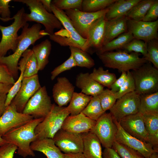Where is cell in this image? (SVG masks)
Listing matches in <instances>:
<instances>
[{"label":"cell","instance_id":"obj_1","mask_svg":"<svg viewBox=\"0 0 158 158\" xmlns=\"http://www.w3.org/2000/svg\"><path fill=\"white\" fill-rule=\"evenodd\" d=\"M41 28L42 26L40 23L35 24L29 27V24L27 23L22 28L21 34L19 35L15 51L8 56L0 57V64L6 66L14 78L18 75V63L23 53L37 40L49 35L44 30H42Z\"/></svg>","mask_w":158,"mask_h":158},{"label":"cell","instance_id":"obj_2","mask_svg":"<svg viewBox=\"0 0 158 158\" xmlns=\"http://www.w3.org/2000/svg\"><path fill=\"white\" fill-rule=\"evenodd\" d=\"M44 118H33L27 123L10 130L2 137L8 143L17 147V153L19 155L24 158L28 156L34 157L35 154L31 149L30 144L37 139L35 129Z\"/></svg>","mask_w":158,"mask_h":158},{"label":"cell","instance_id":"obj_3","mask_svg":"<svg viewBox=\"0 0 158 158\" xmlns=\"http://www.w3.org/2000/svg\"><path fill=\"white\" fill-rule=\"evenodd\" d=\"M96 54L105 67L121 72L135 70L148 62L146 58L140 57V53L122 50Z\"/></svg>","mask_w":158,"mask_h":158},{"label":"cell","instance_id":"obj_4","mask_svg":"<svg viewBox=\"0 0 158 158\" xmlns=\"http://www.w3.org/2000/svg\"><path fill=\"white\" fill-rule=\"evenodd\" d=\"M13 1L25 4L30 11L29 14H25L27 22L34 21L42 24L45 28V31L49 35L54 34V29L62 28V25L59 21L53 14L49 13L44 8L40 0Z\"/></svg>","mask_w":158,"mask_h":158},{"label":"cell","instance_id":"obj_5","mask_svg":"<svg viewBox=\"0 0 158 158\" xmlns=\"http://www.w3.org/2000/svg\"><path fill=\"white\" fill-rule=\"evenodd\" d=\"M70 114L67 107H60L53 104L49 114L35 128V132L37 139L53 138L61 128L65 120Z\"/></svg>","mask_w":158,"mask_h":158},{"label":"cell","instance_id":"obj_6","mask_svg":"<svg viewBox=\"0 0 158 158\" xmlns=\"http://www.w3.org/2000/svg\"><path fill=\"white\" fill-rule=\"evenodd\" d=\"M25 10L23 7L19 10L12 18L13 22L10 25L4 26L0 25L2 38L0 42V57L6 56L10 50L14 52L18 42V32L27 23Z\"/></svg>","mask_w":158,"mask_h":158},{"label":"cell","instance_id":"obj_7","mask_svg":"<svg viewBox=\"0 0 158 158\" xmlns=\"http://www.w3.org/2000/svg\"><path fill=\"white\" fill-rule=\"evenodd\" d=\"M139 95L158 91V69L148 62L138 69L131 71Z\"/></svg>","mask_w":158,"mask_h":158},{"label":"cell","instance_id":"obj_8","mask_svg":"<svg viewBox=\"0 0 158 158\" xmlns=\"http://www.w3.org/2000/svg\"><path fill=\"white\" fill-rule=\"evenodd\" d=\"M52 105L46 87L44 86L29 100L22 113L32 116L34 118H44L50 111Z\"/></svg>","mask_w":158,"mask_h":158},{"label":"cell","instance_id":"obj_9","mask_svg":"<svg viewBox=\"0 0 158 158\" xmlns=\"http://www.w3.org/2000/svg\"><path fill=\"white\" fill-rule=\"evenodd\" d=\"M108 8L95 12H87L77 9L65 10L77 32L83 38L86 39L89 29L97 20L105 16Z\"/></svg>","mask_w":158,"mask_h":158},{"label":"cell","instance_id":"obj_10","mask_svg":"<svg viewBox=\"0 0 158 158\" xmlns=\"http://www.w3.org/2000/svg\"><path fill=\"white\" fill-rule=\"evenodd\" d=\"M117 126L110 113L105 112L96 121L90 131L98 138L105 148H111L115 140Z\"/></svg>","mask_w":158,"mask_h":158},{"label":"cell","instance_id":"obj_11","mask_svg":"<svg viewBox=\"0 0 158 158\" xmlns=\"http://www.w3.org/2000/svg\"><path fill=\"white\" fill-rule=\"evenodd\" d=\"M140 95L134 91L118 99L109 110L114 120L119 122L126 116L139 112Z\"/></svg>","mask_w":158,"mask_h":158},{"label":"cell","instance_id":"obj_12","mask_svg":"<svg viewBox=\"0 0 158 158\" xmlns=\"http://www.w3.org/2000/svg\"><path fill=\"white\" fill-rule=\"evenodd\" d=\"M41 87L38 74L24 78L19 90L10 104L18 112L22 113L29 100Z\"/></svg>","mask_w":158,"mask_h":158},{"label":"cell","instance_id":"obj_13","mask_svg":"<svg viewBox=\"0 0 158 158\" xmlns=\"http://www.w3.org/2000/svg\"><path fill=\"white\" fill-rule=\"evenodd\" d=\"M53 139L56 146L65 154L83 153V143L81 134H78L61 128Z\"/></svg>","mask_w":158,"mask_h":158},{"label":"cell","instance_id":"obj_14","mask_svg":"<svg viewBox=\"0 0 158 158\" xmlns=\"http://www.w3.org/2000/svg\"><path fill=\"white\" fill-rule=\"evenodd\" d=\"M114 120L117 128L115 138L116 142L133 149L145 158H148L153 152H157L150 143L142 141L126 133L118 122Z\"/></svg>","mask_w":158,"mask_h":158},{"label":"cell","instance_id":"obj_15","mask_svg":"<svg viewBox=\"0 0 158 158\" xmlns=\"http://www.w3.org/2000/svg\"><path fill=\"white\" fill-rule=\"evenodd\" d=\"M128 31L134 38L147 43L154 39H158V20L152 22L136 21L128 18Z\"/></svg>","mask_w":158,"mask_h":158},{"label":"cell","instance_id":"obj_16","mask_svg":"<svg viewBox=\"0 0 158 158\" xmlns=\"http://www.w3.org/2000/svg\"><path fill=\"white\" fill-rule=\"evenodd\" d=\"M34 118L31 116L18 112L13 106L6 107L0 117V136L2 137L10 130L22 126Z\"/></svg>","mask_w":158,"mask_h":158},{"label":"cell","instance_id":"obj_17","mask_svg":"<svg viewBox=\"0 0 158 158\" xmlns=\"http://www.w3.org/2000/svg\"><path fill=\"white\" fill-rule=\"evenodd\" d=\"M122 128L128 134L144 142L149 143L143 115L138 112L122 118L118 122Z\"/></svg>","mask_w":158,"mask_h":158},{"label":"cell","instance_id":"obj_18","mask_svg":"<svg viewBox=\"0 0 158 158\" xmlns=\"http://www.w3.org/2000/svg\"><path fill=\"white\" fill-rule=\"evenodd\" d=\"M106 20L104 16L97 20L90 26L83 50L91 53L93 49L96 52L101 49L103 46Z\"/></svg>","mask_w":158,"mask_h":158},{"label":"cell","instance_id":"obj_19","mask_svg":"<svg viewBox=\"0 0 158 158\" xmlns=\"http://www.w3.org/2000/svg\"><path fill=\"white\" fill-rule=\"evenodd\" d=\"M96 121L85 116L82 112L74 116H68L65 120L61 129L78 134L90 131Z\"/></svg>","mask_w":158,"mask_h":158},{"label":"cell","instance_id":"obj_20","mask_svg":"<svg viewBox=\"0 0 158 158\" xmlns=\"http://www.w3.org/2000/svg\"><path fill=\"white\" fill-rule=\"evenodd\" d=\"M75 87L65 77H58L53 86L52 96L55 102L60 107H64L70 102Z\"/></svg>","mask_w":158,"mask_h":158},{"label":"cell","instance_id":"obj_21","mask_svg":"<svg viewBox=\"0 0 158 158\" xmlns=\"http://www.w3.org/2000/svg\"><path fill=\"white\" fill-rule=\"evenodd\" d=\"M49 35L50 40L62 46L76 47L83 50L86 39L82 37L76 31L70 33L62 28Z\"/></svg>","mask_w":158,"mask_h":158},{"label":"cell","instance_id":"obj_22","mask_svg":"<svg viewBox=\"0 0 158 158\" xmlns=\"http://www.w3.org/2000/svg\"><path fill=\"white\" fill-rule=\"evenodd\" d=\"M127 19L124 16L106 20L103 46L121 34L128 32Z\"/></svg>","mask_w":158,"mask_h":158},{"label":"cell","instance_id":"obj_23","mask_svg":"<svg viewBox=\"0 0 158 158\" xmlns=\"http://www.w3.org/2000/svg\"><path fill=\"white\" fill-rule=\"evenodd\" d=\"M30 147L33 151L43 153L47 158H65L64 154L56 146L52 138L37 139L31 144Z\"/></svg>","mask_w":158,"mask_h":158},{"label":"cell","instance_id":"obj_24","mask_svg":"<svg viewBox=\"0 0 158 158\" xmlns=\"http://www.w3.org/2000/svg\"><path fill=\"white\" fill-rule=\"evenodd\" d=\"M75 85L82 93L92 96L99 95L104 90V87L93 80L88 73L77 75Z\"/></svg>","mask_w":158,"mask_h":158},{"label":"cell","instance_id":"obj_25","mask_svg":"<svg viewBox=\"0 0 158 158\" xmlns=\"http://www.w3.org/2000/svg\"><path fill=\"white\" fill-rule=\"evenodd\" d=\"M81 134L83 153L85 156L86 158H103L101 144L96 135L90 131Z\"/></svg>","mask_w":158,"mask_h":158},{"label":"cell","instance_id":"obj_26","mask_svg":"<svg viewBox=\"0 0 158 158\" xmlns=\"http://www.w3.org/2000/svg\"><path fill=\"white\" fill-rule=\"evenodd\" d=\"M141 0H116L108 7L105 17L109 20L126 16L128 12Z\"/></svg>","mask_w":158,"mask_h":158},{"label":"cell","instance_id":"obj_27","mask_svg":"<svg viewBox=\"0 0 158 158\" xmlns=\"http://www.w3.org/2000/svg\"><path fill=\"white\" fill-rule=\"evenodd\" d=\"M149 143L158 151V114H143Z\"/></svg>","mask_w":158,"mask_h":158},{"label":"cell","instance_id":"obj_28","mask_svg":"<svg viewBox=\"0 0 158 158\" xmlns=\"http://www.w3.org/2000/svg\"><path fill=\"white\" fill-rule=\"evenodd\" d=\"M51 46V42L46 39L34 46L32 49L36 59L39 71L43 70L48 63Z\"/></svg>","mask_w":158,"mask_h":158},{"label":"cell","instance_id":"obj_29","mask_svg":"<svg viewBox=\"0 0 158 158\" xmlns=\"http://www.w3.org/2000/svg\"><path fill=\"white\" fill-rule=\"evenodd\" d=\"M139 112L143 115L158 114V91L140 95Z\"/></svg>","mask_w":158,"mask_h":158},{"label":"cell","instance_id":"obj_30","mask_svg":"<svg viewBox=\"0 0 158 158\" xmlns=\"http://www.w3.org/2000/svg\"><path fill=\"white\" fill-rule=\"evenodd\" d=\"M92 97L82 93L74 92L69 105L67 107L70 115H76L82 112Z\"/></svg>","mask_w":158,"mask_h":158},{"label":"cell","instance_id":"obj_31","mask_svg":"<svg viewBox=\"0 0 158 158\" xmlns=\"http://www.w3.org/2000/svg\"><path fill=\"white\" fill-rule=\"evenodd\" d=\"M134 38L132 34L129 32L122 33L116 38L103 45L96 54L121 50L127 44Z\"/></svg>","mask_w":158,"mask_h":158},{"label":"cell","instance_id":"obj_32","mask_svg":"<svg viewBox=\"0 0 158 158\" xmlns=\"http://www.w3.org/2000/svg\"><path fill=\"white\" fill-rule=\"evenodd\" d=\"M91 77L97 83L109 89L116 79L115 74L109 72L108 70H105L101 66L97 68H95L90 74Z\"/></svg>","mask_w":158,"mask_h":158},{"label":"cell","instance_id":"obj_33","mask_svg":"<svg viewBox=\"0 0 158 158\" xmlns=\"http://www.w3.org/2000/svg\"><path fill=\"white\" fill-rule=\"evenodd\" d=\"M154 1L141 0L128 12L126 16L135 21H142Z\"/></svg>","mask_w":158,"mask_h":158},{"label":"cell","instance_id":"obj_34","mask_svg":"<svg viewBox=\"0 0 158 158\" xmlns=\"http://www.w3.org/2000/svg\"><path fill=\"white\" fill-rule=\"evenodd\" d=\"M21 59L25 65L24 78L31 77L37 74L39 71L36 57L32 50L27 49L23 54Z\"/></svg>","mask_w":158,"mask_h":158},{"label":"cell","instance_id":"obj_35","mask_svg":"<svg viewBox=\"0 0 158 158\" xmlns=\"http://www.w3.org/2000/svg\"><path fill=\"white\" fill-rule=\"evenodd\" d=\"M69 48L77 66L90 68L95 66L94 61L88 53L76 47L70 46Z\"/></svg>","mask_w":158,"mask_h":158},{"label":"cell","instance_id":"obj_36","mask_svg":"<svg viewBox=\"0 0 158 158\" xmlns=\"http://www.w3.org/2000/svg\"><path fill=\"white\" fill-rule=\"evenodd\" d=\"M105 112L102 109L98 95L92 96L82 112L86 116L96 121Z\"/></svg>","mask_w":158,"mask_h":158},{"label":"cell","instance_id":"obj_37","mask_svg":"<svg viewBox=\"0 0 158 158\" xmlns=\"http://www.w3.org/2000/svg\"><path fill=\"white\" fill-rule=\"evenodd\" d=\"M116 0H83L81 11L95 12L104 10Z\"/></svg>","mask_w":158,"mask_h":158},{"label":"cell","instance_id":"obj_38","mask_svg":"<svg viewBox=\"0 0 158 158\" xmlns=\"http://www.w3.org/2000/svg\"><path fill=\"white\" fill-rule=\"evenodd\" d=\"M147 43L142 40L134 38L121 49L127 52L141 53L143 57H147Z\"/></svg>","mask_w":158,"mask_h":158},{"label":"cell","instance_id":"obj_39","mask_svg":"<svg viewBox=\"0 0 158 158\" xmlns=\"http://www.w3.org/2000/svg\"><path fill=\"white\" fill-rule=\"evenodd\" d=\"M98 96L102 109L105 112L109 110L117 99L116 92L109 89H104Z\"/></svg>","mask_w":158,"mask_h":158},{"label":"cell","instance_id":"obj_40","mask_svg":"<svg viewBox=\"0 0 158 158\" xmlns=\"http://www.w3.org/2000/svg\"><path fill=\"white\" fill-rule=\"evenodd\" d=\"M111 148L116 151L121 158H144L137 151L116 141L114 142Z\"/></svg>","mask_w":158,"mask_h":158},{"label":"cell","instance_id":"obj_41","mask_svg":"<svg viewBox=\"0 0 158 158\" xmlns=\"http://www.w3.org/2000/svg\"><path fill=\"white\" fill-rule=\"evenodd\" d=\"M147 43V59L158 69V39L152 40Z\"/></svg>","mask_w":158,"mask_h":158},{"label":"cell","instance_id":"obj_42","mask_svg":"<svg viewBox=\"0 0 158 158\" xmlns=\"http://www.w3.org/2000/svg\"><path fill=\"white\" fill-rule=\"evenodd\" d=\"M83 0H53L51 4L61 10L77 9L81 11Z\"/></svg>","mask_w":158,"mask_h":158},{"label":"cell","instance_id":"obj_43","mask_svg":"<svg viewBox=\"0 0 158 158\" xmlns=\"http://www.w3.org/2000/svg\"><path fill=\"white\" fill-rule=\"evenodd\" d=\"M52 12L67 31L70 33L76 31L69 17L63 10L58 9L51 4Z\"/></svg>","mask_w":158,"mask_h":158},{"label":"cell","instance_id":"obj_44","mask_svg":"<svg viewBox=\"0 0 158 158\" xmlns=\"http://www.w3.org/2000/svg\"><path fill=\"white\" fill-rule=\"evenodd\" d=\"M126 79L119 91L116 92L117 99L124 95L135 91V86L134 81L131 71L127 72Z\"/></svg>","mask_w":158,"mask_h":158},{"label":"cell","instance_id":"obj_45","mask_svg":"<svg viewBox=\"0 0 158 158\" xmlns=\"http://www.w3.org/2000/svg\"><path fill=\"white\" fill-rule=\"evenodd\" d=\"M76 63L72 56L71 55L69 58L62 63L55 67L51 72V79L53 80L59 74L66 71L70 70L76 66Z\"/></svg>","mask_w":158,"mask_h":158},{"label":"cell","instance_id":"obj_46","mask_svg":"<svg viewBox=\"0 0 158 158\" xmlns=\"http://www.w3.org/2000/svg\"><path fill=\"white\" fill-rule=\"evenodd\" d=\"M11 0H0V20L6 22L12 20L9 8V3Z\"/></svg>","mask_w":158,"mask_h":158},{"label":"cell","instance_id":"obj_47","mask_svg":"<svg viewBox=\"0 0 158 158\" xmlns=\"http://www.w3.org/2000/svg\"><path fill=\"white\" fill-rule=\"evenodd\" d=\"M17 149V147L13 144H4L0 147V158H13Z\"/></svg>","mask_w":158,"mask_h":158},{"label":"cell","instance_id":"obj_48","mask_svg":"<svg viewBox=\"0 0 158 158\" xmlns=\"http://www.w3.org/2000/svg\"><path fill=\"white\" fill-rule=\"evenodd\" d=\"M16 81L7 68L0 64V83L13 85Z\"/></svg>","mask_w":158,"mask_h":158},{"label":"cell","instance_id":"obj_49","mask_svg":"<svg viewBox=\"0 0 158 158\" xmlns=\"http://www.w3.org/2000/svg\"><path fill=\"white\" fill-rule=\"evenodd\" d=\"M158 17V0H155L142 21L152 22L157 20Z\"/></svg>","mask_w":158,"mask_h":158},{"label":"cell","instance_id":"obj_50","mask_svg":"<svg viewBox=\"0 0 158 158\" xmlns=\"http://www.w3.org/2000/svg\"><path fill=\"white\" fill-rule=\"evenodd\" d=\"M127 77V73L125 71L121 72V74L118 79H116L112 85L111 88V90L113 92H118L121 87L125 82Z\"/></svg>","mask_w":158,"mask_h":158},{"label":"cell","instance_id":"obj_51","mask_svg":"<svg viewBox=\"0 0 158 158\" xmlns=\"http://www.w3.org/2000/svg\"><path fill=\"white\" fill-rule=\"evenodd\" d=\"M102 157L103 158H121L112 148H105L102 152Z\"/></svg>","mask_w":158,"mask_h":158},{"label":"cell","instance_id":"obj_52","mask_svg":"<svg viewBox=\"0 0 158 158\" xmlns=\"http://www.w3.org/2000/svg\"><path fill=\"white\" fill-rule=\"evenodd\" d=\"M7 94L0 93V117L2 115L6 108L5 103Z\"/></svg>","mask_w":158,"mask_h":158},{"label":"cell","instance_id":"obj_53","mask_svg":"<svg viewBox=\"0 0 158 158\" xmlns=\"http://www.w3.org/2000/svg\"><path fill=\"white\" fill-rule=\"evenodd\" d=\"M44 8L49 13L52 12L51 6L52 0H40Z\"/></svg>","mask_w":158,"mask_h":158},{"label":"cell","instance_id":"obj_54","mask_svg":"<svg viewBox=\"0 0 158 158\" xmlns=\"http://www.w3.org/2000/svg\"><path fill=\"white\" fill-rule=\"evenodd\" d=\"M13 85L0 83V93L7 94Z\"/></svg>","mask_w":158,"mask_h":158},{"label":"cell","instance_id":"obj_55","mask_svg":"<svg viewBox=\"0 0 158 158\" xmlns=\"http://www.w3.org/2000/svg\"><path fill=\"white\" fill-rule=\"evenodd\" d=\"M65 158H86L83 153L64 154Z\"/></svg>","mask_w":158,"mask_h":158},{"label":"cell","instance_id":"obj_56","mask_svg":"<svg viewBox=\"0 0 158 158\" xmlns=\"http://www.w3.org/2000/svg\"><path fill=\"white\" fill-rule=\"evenodd\" d=\"M8 143L2 137L0 136V147L4 144Z\"/></svg>","mask_w":158,"mask_h":158},{"label":"cell","instance_id":"obj_57","mask_svg":"<svg viewBox=\"0 0 158 158\" xmlns=\"http://www.w3.org/2000/svg\"><path fill=\"white\" fill-rule=\"evenodd\" d=\"M149 158H158V152H154L151 154Z\"/></svg>","mask_w":158,"mask_h":158},{"label":"cell","instance_id":"obj_58","mask_svg":"<svg viewBox=\"0 0 158 158\" xmlns=\"http://www.w3.org/2000/svg\"></svg>","mask_w":158,"mask_h":158}]
</instances>
